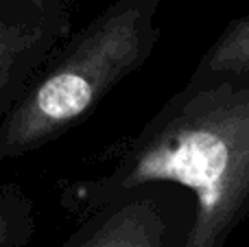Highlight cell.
Masks as SVG:
<instances>
[{
  "instance_id": "obj_1",
  "label": "cell",
  "mask_w": 249,
  "mask_h": 247,
  "mask_svg": "<svg viewBox=\"0 0 249 247\" xmlns=\"http://www.w3.org/2000/svg\"><path fill=\"white\" fill-rule=\"evenodd\" d=\"M151 184H177L195 195L181 247H225L249 217V70L195 68L105 173L64 184L59 201L83 219Z\"/></svg>"
},
{
  "instance_id": "obj_2",
  "label": "cell",
  "mask_w": 249,
  "mask_h": 247,
  "mask_svg": "<svg viewBox=\"0 0 249 247\" xmlns=\"http://www.w3.org/2000/svg\"><path fill=\"white\" fill-rule=\"evenodd\" d=\"M162 0H116L66 37L0 118V162L55 142L86 121L160 42Z\"/></svg>"
},
{
  "instance_id": "obj_3",
  "label": "cell",
  "mask_w": 249,
  "mask_h": 247,
  "mask_svg": "<svg viewBox=\"0 0 249 247\" xmlns=\"http://www.w3.org/2000/svg\"><path fill=\"white\" fill-rule=\"evenodd\" d=\"M77 0H0V118L72 33Z\"/></svg>"
},
{
  "instance_id": "obj_4",
  "label": "cell",
  "mask_w": 249,
  "mask_h": 247,
  "mask_svg": "<svg viewBox=\"0 0 249 247\" xmlns=\"http://www.w3.org/2000/svg\"><path fill=\"white\" fill-rule=\"evenodd\" d=\"M146 188L101 206L61 247H171V228L160 201Z\"/></svg>"
},
{
  "instance_id": "obj_5",
  "label": "cell",
  "mask_w": 249,
  "mask_h": 247,
  "mask_svg": "<svg viewBox=\"0 0 249 247\" xmlns=\"http://www.w3.org/2000/svg\"><path fill=\"white\" fill-rule=\"evenodd\" d=\"M35 232V201L18 184H0V247H24Z\"/></svg>"
},
{
  "instance_id": "obj_6",
  "label": "cell",
  "mask_w": 249,
  "mask_h": 247,
  "mask_svg": "<svg viewBox=\"0 0 249 247\" xmlns=\"http://www.w3.org/2000/svg\"><path fill=\"white\" fill-rule=\"evenodd\" d=\"M197 70H208V72H247L249 13L225 26L223 33L214 39V44L199 59Z\"/></svg>"
}]
</instances>
